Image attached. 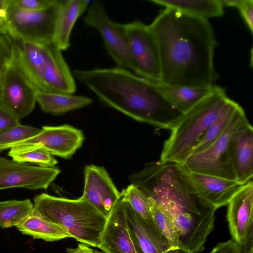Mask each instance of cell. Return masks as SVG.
Listing matches in <instances>:
<instances>
[{"mask_svg":"<svg viewBox=\"0 0 253 253\" xmlns=\"http://www.w3.org/2000/svg\"><path fill=\"white\" fill-rule=\"evenodd\" d=\"M42 128L19 124L0 132V152L38 134Z\"/></svg>","mask_w":253,"mask_h":253,"instance_id":"4dcf8cb0","label":"cell"},{"mask_svg":"<svg viewBox=\"0 0 253 253\" xmlns=\"http://www.w3.org/2000/svg\"><path fill=\"white\" fill-rule=\"evenodd\" d=\"M16 227L23 234L47 242L72 238L66 230L58 225L34 213Z\"/></svg>","mask_w":253,"mask_h":253,"instance_id":"d4e9b609","label":"cell"},{"mask_svg":"<svg viewBox=\"0 0 253 253\" xmlns=\"http://www.w3.org/2000/svg\"><path fill=\"white\" fill-rule=\"evenodd\" d=\"M106 218L122 198L106 169L93 165L84 169V183L82 196Z\"/></svg>","mask_w":253,"mask_h":253,"instance_id":"e0dca14e","label":"cell"},{"mask_svg":"<svg viewBox=\"0 0 253 253\" xmlns=\"http://www.w3.org/2000/svg\"><path fill=\"white\" fill-rule=\"evenodd\" d=\"M33 211L34 205L30 199L0 201V227L18 226Z\"/></svg>","mask_w":253,"mask_h":253,"instance_id":"4316f807","label":"cell"},{"mask_svg":"<svg viewBox=\"0 0 253 253\" xmlns=\"http://www.w3.org/2000/svg\"><path fill=\"white\" fill-rule=\"evenodd\" d=\"M16 161L33 163L43 167H54L58 162L50 152L42 147H12L8 153Z\"/></svg>","mask_w":253,"mask_h":253,"instance_id":"f1b7e54d","label":"cell"},{"mask_svg":"<svg viewBox=\"0 0 253 253\" xmlns=\"http://www.w3.org/2000/svg\"><path fill=\"white\" fill-rule=\"evenodd\" d=\"M158 90L175 109L182 114L187 112L209 95L215 85L191 86L169 85L156 83Z\"/></svg>","mask_w":253,"mask_h":253,"instance_id":"7402d4cb","label":"cell"},{"mask_svg":"<svg viewBox=\"0 0 253 253\" xmlns=\"http://www.w3.org/2000/svg\"><path fill=\"white\" fill-rule=\"evenodd\" d=\"M20 121L0 106V132L19 125Z\"/></svg>","mask_w":253,"mask_h":253,"instance_id":"836d02e7","label":"cell"},{"mask_svg":"<svg viewBox=\"0 0 253 253\" xmlns=\"http://www.w3.org/2000/svg\"><path fill=\"white\" fill-rule=\"evenodd\" d=\"M58 2L49 8L32 11L8 7L5 0L6 9L0 32L12 39L52 41Z\"/></svg>","mask_w":253,"mask_h":253,"instance_id":"30bf717a","label":"cell"},{"mask_svg":"<svg viewBox=\"0 0 253 253\" xmlns=\"http://www.w3.org/2000/svg\"><path fill=\"white\" fill-rule=\"evenodd\" d=\"M126 211L129 229L142 253H189L172 247L156 227L148 225L126 202Z\"/></svg>","mask_w":253,"mask_h":253,"instance_id":"d6986e66","label":"cell"},{"mask_svg":"<svg viewBox=\"0 0 253 253\" xmlns=\"http://www.w3.org/2000/svg\"><path fill=\"white\" fill-rule=\"evenodd\" d=\"M67 252L68 253H80L76 251L74 248H67Z\"/></svg>","mask_w":253,"mask_h":253,"instance_id":"f35d334b","label":"cell"},{"mask_svg":"<svg viewBox=\"0 0 253 253\" xmlns=\"http://www.w3.org/2000/svg\"><path fill=\"white\" fill-rule=\"evenodd\" d=\"M147 199L155 227L172 247L180 248L178 237L169 216L156 201Z\"/></svg>","mask_w":253,"mask_h":253,"instance_id":"83f0119b","label":"cell"},{"mask_svg":"<svg viewBox=\"0 0 253 253\" xmlns=\"http://www.w3.org/2000/svg\"><path fill=\"white\" fill-rule=\"evenodd\" d=\"M230 99L224 88L215 85L209 95L183 114L164 143L160 161L183 164Z\"/></svg>","mask_w":253,"mask_h":253,"instance_id":"5b68a950","label":"cell"},{"mask_svg":"<svg viewBox=\"0 0 253 253\" xmlns=\"http://www.w3.org/2000/svg\"><path fill=\"white\" fill-rule=\"evenodd\" d=\"M84 140L82 131L72 126H44L38 134L12 147H42L53 156L68 159L82 146Z\"/></svg>","mask_w":253,"mask_h":253,"instance_id":"2e32d148","label":"cell"},{"mask_svg":"<svg viewBox=\"0 0 253 253\" xmlns=\"http://www.w3.org/2000/svg\"><path fill=\"white\" fill-rule=\"evenodd\" d=\"M37 89L21 69L10 59L2 65L0 106L20 121L34 110Z\"/></svg>","mask_w":253,"mask_h":253,"instance_id":"8fae6325","label":"cell"},{"mask_svg":"<svg viewBox=\"0 0 253 253\" xmlns=\"http://www.w3.org/2000/svg\"><path fill=\"white\" fill-rule=\"evenodd\" d=\"M60 171L54 167L35 166L0 157V190L46 189Z\"/></svg>","mask_w":253,"mask_h":253,"instance_id":"5bb4252c","label":"cell"},{"mask_svg":"<svg viewBox=\"0 0 253 253\" xmlns=\"http://www.w3.org/2000/svg\"><path fill=\"white\" fill-rule=\"evenodd\" d=\"M249 253H253V251L250 252Z\"/></svg>","mask_w":253,"mask_h":253,"instance_id":"b9f144b4","label":"cell"},{"mask_svg":"<svg viewBox=\"0 0 253 253\" xmlns=\"http://www.w3.org/2000/svg\"><path fill=\"white\" fill-rule=\"evenodd\" d=\"M121 25L127 42L134 74L152 82H159V51L150 25L138 20Z\"/></svg>","mask_w":253,"mask_h":253,"instance_id":"9c48e42d","label":"cell"},{"mask_svg":"<svg viewBox=\"0 0 253 253\" xmlns=\"http://www.w3.org/2000/svg\"><path fill=\"white\" fill-rule=\"evenodd\" d=\"M2 35H2V34H1V33L0 32V37L1 36H2Z\"/></svg>","mask_w":253,"mask_h":253,"instance_id":"60d3db41","label":"cell"},{"mask_svg":"<svg viewBox=\"0 0 253 253\" xmlns=\"http://www.w3.org/2000/svg\"><path fill=\"white\" fill-rule=\"evenodd\" d=\"M58 0H6L8 7L28 10L37 11L54 6Z\"/></svg>","mask_w":253,"mask_h":253,"instance_id":"1f68e13d","label":"cell"},{"mask_svg":"<svg viewBox=\"0 0 253 253\" xmlns=\"http://www.w3.org/2000/svg\"><path fill=\"white\" fill-rule=\"evenodd\" d=\"M182 169L190 193L201 203L216 210L227 205L233 197L246 184L192 172L182 164Z\"/></svg>","mask_w":253,"mask_h":253,"instance_id":"9a60e30c","label":"cell"},{"mask_svg":"<svg viewBox=\"0 0 253 253\" xmlns=\"http://www.w3.org/2000/svg\"><path fill=\"white\" fill-rule=\"evenodd\" d=\"M72 74L104 104L137 121L170 130L183 115L160 92L155 82L126 69H77Z\"/></svg>","mask_w":253,"mask_h":253,"instance_id":"7a4b0ae2","label":"cell"},{"mask_svg":"<svg viewBox=\"0 0 253 253\" xmlns=\"http://www.w3.org/2000/svg\"><path fill=\"white\" fill-rule=\"evenodd\" d=\"M128 179L147 198L157 202L169 200L181 206H190L199 202L190 192L182 164L160 160L147 163L143 169L130 175Z\"/></svg>","mask_w":253,"mask_h":253,"instance_id":"8992f818","label":"cell"},{"mask_svg":"<svg viewBox=\"0 0 253 253\" xmlns=\"http://www.w3.org/2000/svg\"><path fill=\"white\" fill-rule=\"evenodd\" d=\"M250 125L240 106L220 136L206 149L190 155L182 164L192 172L236 181L230 158V144L235 133Z\"/></svg>","mask_w":253,"mask_h":253,"instance_id":"ba28073f","label":"cell"},{"mask_svg":"<svg viewBox=\"0 0 253 253\" xmlns=\"http://www.w3.org/2000/svg\"><path fill=\"white\" fill-rule=\"evenodd\" d=\"M74 249L76 251L80 253H101L91 249L90 247L82 243L79 244L78 247Z\"/></svg>","mask_w":253,"mask_h":253,"instance_id":"8d00e7d4","label":"cell"},{"mask_svg":"<svg viewBox=\"0 0 253 253\" xmlns=\"http://www.w3.org/2000/svg\"><path fill=\"white\" fill-rule=\"evenodd\" d=\"M84 20L86 25L100 33L107 52L117 67L132 71L128 43L121 23L109 18L101 1L92 2Z\"/></svg>","mask_w":253,"mask_h":253,"instance_id":"7c38bea8","label":"cell"},{"mask_svg":"<svg viewBox=\"0 0 253 253\" xmlns=\"http://www.w3.org/2000/svg\"><path fill=\"white\" fill-rule=\"evenodd\" d=\"M10 46L6 37H0V61H4L10 57Z\"/></svg>","mask_w":253,"mask_h":253,"instance_id":"d590c367","label":"cell"},{"mask_svg":"<svg viewBox=\"0 0 253 253\" xmlns=\"http://www.w3.org/2000/svg\"><path fill=\"white\" fill-rule=\"evenodd\" d=\"M157 42L161 65L159 82L169 85H214L217 42L208 20L166 8L150 25Z\"/></svg>","mask_w":253,"mask_h":253,"instance_id":"6da1fadb","label":"cell"},{"mask_svg":"<svg viewBox=\"0 0 253 253\" xmlns=\"http://www.w3.org/2000/svg\"><path fill=\"white\" fill-rule=\"evenodd\" d=\"M4 61H0V78H1V74L2 71V65Z\"/></svg>","mask_w":253,"mask_h":253,"instance_id":"ab89813d","label":"cell"},{"mask_svg":"<svg viewBox=\"0 0 253 253\" xmlns=\"http://www.w3.org/2000/svg\"><path fill=\"white\" fill-rule=\"evenodd\" d=\"M35 214L58 225L78 242L99 248L107 218L82 196L77 199L42 193L34 199Z\"/></svg>","mask_w":253,"mask_h":253,"instance_id":"277c9868","label":"cell"},{"mask_svg":"<svg viewBox=\"0 0 253 253\" xmlns=\"http://www.w3.org/2000/svg\"><path fill=\"white\" fill-rule=\"evenodd\" d=\"M157 203L169 216L178 237L180 248L189 253L203 252L214 229L217 210L200 202L187 206L169 200Z\"/></svg>","mask_w":253,"mask_h":253,"instance_id":"52a82bcc","label":"cell"},{"mask_svg":"<svg viewBox=\"0 0 253 253\" xmlns=\"http://www.w3.org/2000/svg\"><path fill=\"white\" fill-rule=\"evenodd\" d=\"M209 253H242L240 246L230 239L218 243Z\"/></svg>","mask_w":253,"mask_h":253,"instance_id":"e575fe53","label":"cell"},{"mask_svg":"<svg viewBox=\"0 0 253 253\" xmlns=\"http://www.w3.org/2000/svg\"><path fill=\"white\" fill-rule=\"evenodd\" d=\"M90 2L86 0H59L52 41L61 51L70 47L73 27Z\"/></svg>","mask_w":253,"mask_h":253,"instance_id":"44dd1931","label":"cell"},{"mask_svg":"<svg viewBox=\"0 0 253 253\" xmlns=\"http://www.w3.org/2000/svg\"><path fill=\"white\" fill-rule=\"evenodd\" d=\"M149 1L208 20L211 18L221 17L224 13V7L220 0H151Z\"/></svg>","mask_w":253,"mask_h":253,"instance_id":"603a6c76","label":"cell"},{"mask_svg":"<svg viewBox=\"0 0 253 253\" xmlns=\"http://www.w3.org/2000/svg\"><path fill=\"white\" fill-rule=\"evenodd\" d=\"M229 153L236 181L245 184L253 180V128L251 125L234 134Z\"/></svg>","mask_w":253,"mask_h":253,"instance_id":"ffe728a7","label":"cell"},{"mask_svg":"<svg viewBox=\"0 0 253 253\" xmlns=\"http://www.w3.org/2000/svg\"><path fill=\"white\" fill-rule=\"evenodd\" d=\"M227 220L231 239L242 253L253 251V182L247 183L227 204Z\"/></svg>","mask_w":253,"mask_h":253,"instance_id":"4fadbf2b","label":"cell"},{"mask_svg":"<svg viewBox=\"0 0 253 253\" xmlns=\"http://www.w3.org/2000/svg\"><path fill=\"white\" fill-rule=\"evenodd\" d=\"M240 106L238 103L230 99L208 128L191 154L200 152L213 143L227 127Z\"/></svg>","mask_w":253,"mask_h":253,"instance_id":"484cf974","label":"cell"},{"mask_svg":"<svg viewBox=\"0 0 253 253\" xmlns=\"http://www.w3.org/2000/svg\"><path fill=\"white\" fill-rule=\"evenodd\" d=\"M98 248L105 253H142L129 229L122 198L107 218Z\"/></svg>","mask_w":253,"mask_h":253,"instance_id":"ac0fdd59","label":"cell"},{"mask_svg":"<svg viewBox=\"0 0 253 253\" xmlns=\"http://www.w3.org/2000/svg\"><path fill=\"white\" fill-rule=\"evenodd\" d=\"M10 59L23 72L36 89L42 92L73 94L75 78L62 53L52 41L7 38Z\"/></svg>","mask_w":253,"mask_h":253,"instance_id":"3957f363","label":"cell"},{"mask_svg":"<svg viewBox=\"0 0 253 253\" xmlns=\"http://www.w3.org/2000/svg\"><path fill=\"white\" fill-rule=\"evenodd\" d=\"M36 102L44 112L53 115L63 114L85 107L92 102L88 97L73 94L45 92L37 90Z\"/></svg>","mask_w":253,"mask_h":253,"instance_id":"cb8c5ba5","label":"cell"},{"mask_svg":"<svg viewBox=\"0 0 253 253\" xmlns=\"http://www.w3.org/2000/svg\"><path fill=\"white\" fill-rule=\"evenodd\" d=\"M249 28L250 32L253 34V0H243L237 8Z\"/></svg>","mask_w":253,"mask_h":253,"instance_id":"d6a6232c","label":"cell"},{"mask_svg":"<svg viewBox=\"0 0 253 253\" xmlns=\"http://www.w3.org/2000/svg\"><path fill=\"white\" fill-rule=\"evenodd\" d=\"M121 194L122 198L142 219L149 226L156 227L151 215L148 199L136 187L130 184L122 190Z\"/></svg>","mask_w":253,"mask_h":253,"instance_id":"f546056e","label":"cell"},{"mask_svg":"<svg viewBox=\"0 0 253 253\" xmlns=\"http://www.w3.org/2000/svg\"><path fill=\"white\" fill-rule=\"evenodd\" d=\"M223 6H230L238 8L243 0H220Z\"/></svg>","mask_w":253,"mask_h":253,"instance_id":"74e56055","label":"cell"}]
</instances>
